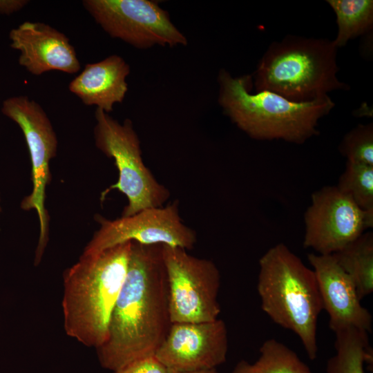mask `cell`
<instances>
[{"label":"cell","mask_w":373,"mask_h":373,"mask_svg":"<svg viewBox=\"0 0 373 373\" xmlns=\"http://www.w3.org/2000/svg\"><path fill=\"white\" fill-rule=\"evenodd\" d=\"M163 245L131 242L126 276L97 348L100 365L113 372L154 356L172 324Z\"/></svg>","instance_id":"cell-1"},{"label":"cell","mask_w":373,"mask_h":373,"mask_svg":"<svg viewBox=\"0 0 373 373\" xmlns=\"http://www.w3.org/2000/svg\"><path fill=\"white\" fill-rule=\"evenodd\" d=\"M131 242L95 254H82L63 276L62 311L68 336L84 345L106 340L115 303L126 276Z\"/></svg>","instance_id":"cell-2"},{"label":"cell","mask_w":373,"mask_h":373,"mask_svg":"<svg viewBox=\"0 0 373 373\" xmlns=\"http://www.w3.org/2000/svg\"><path fill=\"white\" fill-rule=\"evenodd\" d=\"M218 82V102L224 113L239 128L256 140L303 143L318 133L319 119L334 106L329 96L298 103L267 90L252 94L251 76L235 78L223 69L220 71Z\"/></svg>","instance_id":"cell-3"},{"label":"cell","mask_w":373,"mask_h":373,"mask_svg":"<svg viewBox=\"0 0 373 373\" xmlns=\"http://www.w3.org/2000/svg\"><path fill=\"white\" fill-rule=\"evenodd\" d=\"M257 289L262 309L294 332L310 360L317 357V321L323 304L315 274L283 243L259 260Z\"/></svg>","instance_id":"cell-4"},{"label":"cell","mask_w":373,"mask_h":373,"mask_svg":"<svg viewBox=\"0 0 373 373\" xmlns=\"http://www.w3.org/2000/svg\"><path fill=\"white\" fill-rule=\"evenodd\" d=\"M337 48L333 41L287 35L269 46L254 75L256 91L276 93L294 102L328 97L348 86L337 77Z\"/></svg>","instance_id":"cell-5"},{"label":"cell","mask_w":373,"mask_h":373,"mask_svg":"<svg viewBox=\"0 0 373 373\" xmlns=\"http://www.w3.org/2000/svg\"><path fill=\"white\" fill-rule=\"evenodd\" d=\"M94 139L96 147L113 158L118 171L117 181L101 194V201L112 190L126 195L127 205L122 216H130L143 209L160 207L170 191L160 184L144 164L138 136L131 119L122 124L103 110L96 108Z\"/></svg>","instance_id":"cell-6"},{"label":"cell","mask_w":373,"mask_h":373,"mask_svg":"<svg viewBox=\"0 0 373 373\" xmlns=\"http://www.w3.org/2000/svg\"><path fill=\"white\" fill-rule=\"evenodd\" d=\"M1 113L21 128L31 161V193L23 198L21 208L35 210L39 222V235L34 264L41 262L48 242L49 215L45 206L46 191L50 181L49 164L57 152L58 140L52 124L44 108L26 95L6 99Z\"/></svg>","instance_id":"cell-7"},{"label":"cell","mask_w":373,"mask_h":373,"mask_svg":"<svg viewBox=\"0 0 373 373\" xmlns=\"http://www.w3.org/2000/svg\"><path fill=\"white\" fill-rule=\"evenodd\" d=\"M162 256L171 323L218 319L221 311L218 300L220 274L216 264L190 255L183 248L165 245Z\"/></svg>","instance_id":"cell-8"},{"label":"cell","mask_w":373,"mask_h":373,"mask_svg":"<svg viewBox=\"0 0 373 373\" xmlns=\"http://www.w3.org/2000/svg\"><path fill=\"white\" fill-rule=\"evenodd\" d=\"M85 10L113 38L135 48L186 45L187 40L157 3L147 0H84Z\"/></svg>","instance_id":"cell-9"},{"label":"cell","mask_w":373,"mask_h":373,"mask_svg":"<svg viewBox=\"0 0 373 373\" xmlns=\"http://www.w3.org/2000/svg\"><path fill=\"white\" fill-rule=\"evenodd\" d=\"M96 220L99 227L82 254L98 253L126 242L165 245L190 250L197 240L195 232L180 216L178 201L114 220L97 215Z\"/></svg>","instance_id":"cell-10"},{"label":"cell","mask_w":373,"mask_h":373,"mask_svg":"<svg viewBox=\"0 0 373 373\" xmlns=\"http://www.w3.org/2000/svg\"><path fill=\"white\" fill-rule=\"evenodd\" d=\"M303 246L319 254H333L373 226V215L360 209L336 186H324L312 195L305 213Z\"/></svg>","instance_id":"cell-11"},{"label":"cell","mask_w":373,"mask_h":373,"mask_svg":"<svg viewBox=\"0 0 373 373\" xmlns=\"http://www.w3.org/2000/svg\"><path fill=\"white\" fill-rule=\"evenodd\" d=\"M228 335L221 319L174 323L155 357L174 373L216 369L226 361Z\"/></svg>","instance_id":"cell-12"},{"label":"cell","mask_w":373,"mask_h":373,"mask_svg":"<svg viewBox=\"0 0 373 373\" xmlns=\"http://www.w3.org/2000/svg\"><path fill=\"white\" fill-rule=\"evenodd\" d=\"M323 308L329 317V327L335 333L347 328L372 331V317L361 304L356 287L333 254H309Z\"/></svg>","instance_id":"cell-13"},{"label":"cell","mask_w":373,"mask_h":373,"mask_svg":"<svg viewBox=\"0 0 373 373\" xmlns=\"http://www.w3.org/2000/svg\"><path fill=\"white\" fill-rule=\"evenodd\" d=\"M19 64L33 75L51 70L68 74L81 68L76 51L65 34L42 22L24 21L9 33Z\"/></svg>","instance_id":"cell-14"},{"label":"cell","mask_w":373,"mask_h":373,"mask_svg":"<svg viewBox=\"0 0 373 373\" xmlns=\"http://www.w3.org/2000/svg\"><path fill=\"white\" fill-rule=\"evenodd\" d=\"M130 67L119 55L85 65L82 71L68 84L69 90L84 104L96 106L109 113L117 103H122L128 90L126 77Z\"/></svg>","instance_id":"cell-15"},{"label":"cell","mask_w":373,"mask_h":373,"mask_svg":"<svg viewBox=\"0 0 373 373\" xmlns=\"http://www.w3.org/2000/svg\"><path fill=\"white\" fill-rule=\"evenodd\" d=\"M353 281L359 298L373 291V234L363 233L343 249L333 254Z\"/></svg>","instance_id":"cell-16"},{"label":"cell","mask_w":373,"mask_h":373,"mask_svg":"<svg viewBox=\"0 0 373 373\" xmlns=\"http://www.w3.org/2000/svg\"><path fill=\"white\" fill-rule=\"evenodd\" d=\"M335 334L336 353L327 361L326 372L365 373V363L372 361L368 332L350 327Z\"/></svg>","instance_id":"cell-17"},{"label":"cell","mask_w":373,"mask_h":373,"mask_svg":"<svg viewBox=\"0 0 373 373\" xmlns=\"http://www.w3.org/2000/svg\"><path fill=\"white\" fill-rule=\"evenodd\" d=\"M260 353L253 363L239 361L231 373H312L296 352L274 338L262 343Z\"/></svg>","instance_id":"cell-18"},{"label":"cell","mask_w":373,"mask_h":373,"mask_svg":"<svg viewBox=\"0 0 373 373\" xmlns=\"http://www.w3.org/2000/svg\"><path fill=\"white\" fill-rule=\"evenodd\" d=\"M334 11L338 26L337 35L333 42L336 48L365 33L372 27L373 1L327 0Z\"/></svg>","instance_id":"cell-19"},{"label":"cell","mask_w":373,"mask_h":373,"mask_svg":"<svg viewBox=\"0 0 373 373\" xmlns=\"http://www.w3.org/2000/svg\"><path fill=\"white\" fill-rule=\"evenodd\" d=\"M336 187L360 209L373 215V166L347 162Z\"/></svg>","instance_id":"cell-20"},{"label":"cell","mask_w":373,"mask_h":373,"mask_svg":"<svg viewBox=\"0 0 373 373\" xmlns=\"http://www.w3.org/2000/svg\"><path fill=\"white\" fill-rule=\"evenodd\" d=\"M347 162L373 166V126L359 124L348 132L340 144Z\"/></svg>","instance_id":"cell-21"},{"label":"cell","mask_w":373,"mask_h":373,"mask_svg":"<svg viewBox=\"0 0 373 373\" xmlns=\"http://www.w3.org/2000/svg\"><path fill=\"white\" fill-rule=\"evenodd\" d=\"M113 373H174L160 362L150 356L133 361L114 371Z\"/></svg>","instance_id":"cell-22"},{"label":"cell","mask_w":373,"mask_h":373,"mask_svg":"<svg viewBox=\"0 0 373 373\" xmlns=\"http://www.w3.org/2000/svg\"><path fill=\"white\" fill-rule=\"evenodd\" d=\"M26 0H0V14L10 15L23 8L28 3Z\"/></svg>","instance_id":"cell-23"},{"label":"cell","mask_w":373,"mask_h":373,"mask_svg":"<svg viewBox=\"0 0 373 373\" xmlns=\"http://www.w3.org/2000/svg\"><path fill=\"white\" fill-rule=\"evenodd\" d=\"M182 373H218L216 369L206 370L201 371L190 372H182Z\"/></svg>","instance_id":"cell-24"},{"label":"cell","mask_w":373,"mask_h":373,"mask_svg":"<svg viewBox=\"0 0 373 373\" xmlns=\"http://www.w3.org/2000/svg\"><path fill=\"white\" fill-rule=\"evenodd\" d=\"M1 211V198H0V211Z\"/></svg>","instance_id":"cell-25"}]
</instances>
